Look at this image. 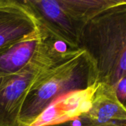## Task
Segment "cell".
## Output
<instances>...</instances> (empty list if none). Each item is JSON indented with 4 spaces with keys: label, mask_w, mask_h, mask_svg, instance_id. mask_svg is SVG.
Returning a JSON list of instances; mask_svg holds the SVG:
<instances>
[{
    "label": "cell",
    "mask_w": 126,
    "mask_h": 126,
    "mask_svg": "<svg viewBox=\"0 0 126 126\" xmlns=\"http://www.w3.org/2000/svg\"><path fill=\"white\" fill-rule=\"evenodd\" d=\"M38 30L37 20L20 1L0 0V50Z\"/></svg>",
    "instance_id": "obj_6"
},
{
    "label": "cell",
    "mask_w": 126,
    "mask_h": 126,
    "mask_svg": "<svg viewBox=\"0 0 126 126\" xmlns=\"http://www.w3.org/2000/svg\"><path fill=\"white\" fill-rule=\"evenodd\" d=\"M43 40V32L38 30L0 50V76L16 74L32 61Z\"/></svg>",
    "instance_id": "obj_8"
},
{
    "label": "cell",
    "mask_w": 126,
    "mask_h": 126,
    "mask_svg": "<svg viewBox=\"0 0 126 126\" xmlns=\"http://www.w3.org/2000/svg\"><path fill=\"white\" fill-rule=\"evenodd\" d=\"M97 85L70 92L53 102L30 126H48L74 120L90 108Z\"/></svg>",
    "instance_id": "obj_7"
},
{
    "label": "cell",
    "mask_w": 126,
    "mask_h": 126,
    "mask_svg": "<svg viewBox=\"0 0 126 126\" xmlns=\"http://www.w3.org/2000/svg\"><path fill=\"white\" fill-rule=\"evenodd\" d=\"M97 84L95 64L82 49L71 51L46 68L30 86L24 100L19 126H30L53 102L75 91Z\"/></svg>",
    "instance_id": "obj_1"
},
{
    "label": "cell",
    "mask_w": 126,
    "mask_h": 126,
    "mask_svg": "<svg viewBox=\"0 0 126 126\" xmlns=\"http://www.w3.org/2000/svg\"><path fill=\"white\" fill-rule=\"evenodd\" d=\"M76 119L86 126H126V106L112 86L98 83L89 109Z\"/></svg>",
    "instance_id": "obj_5"
},
{
    "label": "cell",
    "mask_w": 126,
    "mask_h": 126,
    "mask_svg": "<svg viewBox=\"0 0 126 126\" xmlns=\"http://www.w3.org/2000/svg\"><path fill=\"white\" fill-rule=\"evenodd\" d=\"M38 21V26L54 39L72 49H79L82 30L86 24L78 18L66 5L64 0H24Z\"/></svg>",
    "instance_id": "obj_4"
},
{
    "label": "cell",
    "mask_w": 126,
    "mask_h": 126,
    "mask_svg": "<svg viewBox=\"0 0 126 126\" xmlns=\"http://www.w3.org/2000/svg\"><path fill=\"white\" fill-rule=\"evenodd\" d=\"M86 126L83 124H81L80 123V121L78 119H75L74 120H71V121H68V122H65L63 123H59V124H56V125H52V126Z\"/></svg>",
    "instance_id": "obj_10"
},
{
    "label": "cell",
    "mask_w": 126,
    "mask_h": 126,
    "mask_svg": "<svg viewBox=\"0 0 126 126\" xmlns=\"http://www.w3.org/2000/svg\"><path fill=\"white\" fill-rule=\"evenodd\" d=\"M94 61L97 83L114 89L126 78V1L102 11L84 26L79 41Z\"/></svg>",
    "instance_id": "obj_2"
},
{
    "label": "cell",
    "mask_w": 126,
    "mask_h": 126,
    "mask_svg": "<svg viewBox=\"0 0 126 126\" xmlns=\"http://www.w3.org/2000/svg\"><path fill=\"white\" fill-rule=\"evenodd\" d=\"M41 30V44L29 64L16 74L0 76V126H19L21 107L34 81L55 61L74 51Z\"/></svg>",
    "instance_id": "obj_3"
},
{
    "label": "cell",
    "mask_w": 126,
    "mask_h": 126,
    "mask_svg": "<svg viewBox=\"0 0 126 126\" xmlns=\"http://www.w3.org/2000/svg\"><path fill=\"white\" fill-rule=\"evenodd\" d=\"M115 92L119 101L123 106H125L126 98V78L122 79L117 83V85L115 87Z\"/></svg>",
    "instance_id": "obj_9"
}]
</instances>
